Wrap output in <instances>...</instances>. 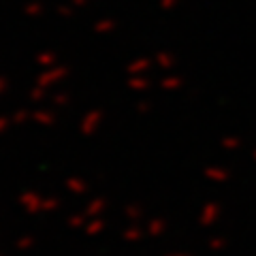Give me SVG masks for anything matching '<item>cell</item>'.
I'll return each mask as SVG.
<instances>
[]
</instances>
